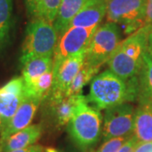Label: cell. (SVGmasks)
I'll use <instances>...</instances> for the list:
<instances>
[{"label": "cell", "instance_id": "5bb4252c", "mask_svg": "<svg viewBox=\"0 0 152 152\" xmlns=\"http://www.w3.org/2000/svg\"><path fill=\"white\" fill-rule=\"evenodd\" d=\"M25 86H30L44 74L53 69V57H32L21 61Z\"/></svg>", "mask_w": 152, "mask_h": 152}, {"label": "cell", "instance_id": "9a60e30c", "mask_svg": "<svg viewBox=\"0 0 152 152\" xmlns=\"http://www.w3.org/2000/svg\"><path fill=\"white\" fill-rule=\"evenodd\" d=\"M42 134V127L40 124H33L18 131L9 137L5 141L0 144L3 152H10L19 149H24L35 145Z\"/></svg>", "mask_w": 152, "mask_h": 152}, {"label": "cell", "instance_id": "44dd1931", "mask_svg": "<svg viewBox=\"0 0 152 152\" xmlns=\"http://www.w3.org/2000/svg\"><path fill=\"white\" fill-rule=\"evenodd\" d=\"M62 0H40L38 7L37 17L54 23L59 10Z\"/></svg>", "mask_w": 152, "mask_h": 152}, {"label": "cell", "instance_id": "4dcf8cb0", "mask_svg": "<svg viewBox=\"0 0 152 152\" xmlns=\"http://www.w3.org/2000/svg\"><path fill=\"white\" fill-rule=\"evenodd\" d=\"M150 26H151V27H152V23H151V25H150Z\"/></svg>", "mask_w": 152, "mask_h": 152}, {"label": "cell", "instance_id": "d4e9b609", "mask_svg": "<svg viewBox=\"0 0 152 152\" xmlns=\"http://www.w3.org/2000/svg\"><path fill=\"white\" fill-rule=\"evenodd\" d=\"M134 152H152V141L138 143Z\"/></svg>", "mask_w": 152, "mask_h": 152}, {"label": "cell", "instance_id": "9c48e42d", "mask_svg": "<svg viewBox=\"0 0 152 152\" xmlns=\"http://www.w3.org/2000/svg\"><path fill=\"white\" fill-rule=\"evenodd\" d=\"M98 26H70L58 41L53 54V64L86 50Z\"/></svg>", "mask_w": 152, "mask_h": 152}, {"label": "cell", "instance_id": "83f0119b", "mask_svg": "<svg viewBox=\"0 0 152 152\" xmlns=\"http://www.w3.org/2000/svg\"><path fill=\"white\" fill-rule=\"evenodd\" d=\"M149 46L152 48V28L149 34Z\"/></svg>", "mask_w": 152, "mask_h": 152}, {"label": "cell", "instance_id": "4316f807", "mask_svg": "<svg viewBox=\"0 0 152 152\" xmlns=\"http://www.w3.org/2000/svg\"><path fill=\"white\" fill-rule=\"evenodd\" d=\"M152 23V0H147L146 15H145V25H151Z\"/></svg>", "mask_w": 152, "mask_h": 152}, {"label": "cell", "instance_id": "6da1fadb", "mask_svg": "<svg viewBox=\"0 0 152 152\" xmlns=\"http://www.w3.org/2000/svg\"><path fill=\"white\" fill-rule=\"evenodd\" d=\"M138 76L124 80L111 70H105L95 76L91 80L88 103L97 110L115 107L127 102H134L139 96Z\"/></svg>", "mask_w": 152, "mask_h": 152}, {"label": "cell", "instance_id": "cb8c5ba5", "mask_svg": "<svg viewBox=\"0 0 152 152\" xmlns=\"http://www.w3.org/2000/svg\"><path fill=\"white\" fill-rule=\"evenodd\" d=\"M137 144L138 142L132 134L126 140V141L124 143V145L121 146L118 152H134Z\"/></svg>", "mask_w": 152, "mask_h": 152}, {"label": "cell", "instance_id": "f1b7e54d", "mask_svg": "<svg viewBox=\"0 0 152 152\" xmlns=\"http://www.w3.org/2000/svg\"><path fill=\"white\" fill-rule=\"evenodd\" d=\"M4 123H3V120L1 118V117H0V134L2 133V131L4 129Z\"/></svg>", "mask_w": 152, "mask_h": 152}, {"label": "cell", "instance_id": "8992f818", "mask_svg": "<svg viewBox=\"0 0 152 152\" xmlns=\"http://www.w3.org/2000/svg\"><path fill=\"white\" fill-rule=\"evenodd\" d=\"M147 0H107L108 22L126 26L128 32L145 26Z\"/></svg>", "mask_w": 152, "mask_h": 152}, {"label": "cell", "instance_id": "ffe728a7", "mask_svg": "<svg viewBox=\"0 0 152 152\" xmlns=\"http://www.w3.org/2000/svg\"><path fill=\"white\" fill-rule=\"evenodd\" d=\"M99 69L100 68L93 67L84 63V65L82 66L81 69L77 74L75 80L71 83L70 86L69 87L65 96L81 95L83 88L87 83L92 80V79L97 74Z\"/></svg>", "mask_w": 152, "mask_h": 152}, {"label": "cell", "instance_id": "5b68a950", "mask_svg": "<svg viewBox=\"0 0 152 152\" xmlns=\"http://www.w3.org/2000/svg\"><path fill=\"white\" fill-rule=\"evenodd\" d=\"M122 41L118 26L107 22L97 27L86 49L85 63L93 67L101 68L107 63Z\"/></svg>", "mask_w": 152, "mask_h": 152}, {"label": "cell", "instance_id": "52a82bcc", "mask_svg": "<svg viewBox=\"0 0 152 152\" xmlns=\"http://www.w3.org/2000/svg\"><path fill=\"white\" fill-rule=\"evenodd\" d=\"M86 50L53 64V84L48 96L50 103L65 97L66 92L85 63Z\"/></svg>", "mask_w": 152, "mask_h": 152}, {"label": "cell", "instance_id": "8fae6325", "mask_svg": "<svg viewBox=\"0 0 152 152\" xmlns=\"http://www.w3.org/2000/svg\"><path fill=\"white\" fill-rule=\"evenodd\" d=\"M42 101V100L40 98L33 96H26L24 99L19 108L17 109L16 113L0 134V144L5 141L9 137L18 131L30 126Z\"/></svg>", "mask_w": 152, "mask_h": 152}, {"label": "cell", "instance_id": "7402d4cb", "mask_svg": "<svg viewBox=\"0 0 152 152\" xmlns=\"http://www.w3.org/2000/svg\"><path fill=\"white\" fill-rule=\"evenodd\" d=\"M129 137H118L106 140L96 152H118Z\"/></svg>", "mask_w": 152, "mask_h": 152}, {"label": "cell", "instance_id": "7a4b0ae2", "mask_svg": "<svg viewBox=\"0 0 152 152\" xmlns=\"http://www.w3.org/2000/svg\"><path fill=\"white\" fill-rule=\"evenodd\" d=\"M151 28L150 25H145L122 41L107 61L109 70L124 80L138 76L143 56L149 46Z\"/></svg>", "mask_w": 152, "mask_h": 152}, {"label": "cell", "instance_id": "277c9868", "mask_svg": "<svg viewBox=\"0 0 152 152\" xmlns=\"http://www.w3.org/2000/svg\"><path fill=\"white\" fill-rule=\"evenodd\" d=\"M58 34L53 23L42 18H35L28 24L22 47L20 61L32 57H53Z\"/></svg>", "mask_w": 152, "mask_h": 152}, {"label": "cell", "instance_id": "603a6c76", "mask_svg": "<svg viewBox=\"0 0 152 152\" xmlns=\"http://www.w3.org/2000/svg\"><path fill=\"white\" fill-rule=\"evenodd\" d=\"M25 4L29 15L32 19L37 18L40 0H25Z\"/></svg>", "mask_w": 152, "mask_h": 152}, {"label": "cell", "instance_id": "e0dca14e", "mask_svg": "<svg viewBox=\"0 0 152 152\" xmlns=\"http://www.w3.org/2000/svg\"><path fill=\"white\" fill-rule=\"evenodd\" d=\"M140 100L152 102V48L148 46L143 56L140 71L138 75Z\"/></svg>", "mask_w": 152, "mask_h": 152}, {"label": "cell", "instance_id": "30bf717a", "mask_svg": "<svg viewBox=\"0 0 152 152\" xmlns=\"http://www.w3.org/2000/svg\"><path fill=\"white\" fill-rule=\"evenodd\" d=\"M26 97V87L22 76L12 79L0 88V117L4 127Z\"/></svg>", "mask_w": 152, "mask_h": 152}, {"label": "cell", "instance_id": "ac0fdd59", "mask_svg": "<svg viewBox=\"0 0 152 152\" xmlns=\"http://www.w3.org/2000/svg\"><path fill=\"white\" fill-rule=\"evenodd\" d=\"M13 10L14 0H0V50L5 48L10 41Z\"/></svg>", "mask_w": 152, "mask_h": 152}, {"label": "cell", "instance_id": "d6986e66", "mask_svg": "<svg viewBox=\"0 0 152 152\" xmlns=\"http://www.w3.org/2000/svg\"><path fill=\"white\" fill-rule=\"evenodd\" d=\"M81 96L82 95L65 96L58 102L51 103L52 107H53V114L56 121L59 126L68 124Z\"/></svg>", "mask_w": 152, "mask_h": 152}, {"label": "cell", "instance_id": "7c38bea8", "mask_svg": "<svg viewBox=\"0 0 152 152\" xmlns=\"http://www.w3.org/2000/svg\"><path fill=\"white\" fill-rule=\"evenodd\" d=\"M107 0H88L71 22L70 26H98L107 15ZM69 26V27H70Z\"/></svg>", "mask_w": 152, "mask_h": 152}, {"label": "cell", "instance_id": "4fadbf2b", "mask_svg": "<svg viewBox=\"0 0 152 152\" xmlns=\"http://www.w3.org/2000/svg\"><path fill=\"white\" fill-rule=\"evenodd\" d=\"M133 135L138 143L152 141V102L140 100L134 110Z\"/></svg>", "mask_w": 152, "mask_h": 152}, {"label": "cell", "instance_id": "f546056e", "mask_svg": "<svg viewBox=\"0 0 152 152\" xmlns=\"http://www.w3.org/2000/svg\"><path fill=\"white\" fill-rule=\"evenodd\" d=\"M0 152H3V148H2L1 145H0Z\"/></svg>", "mask_w": 152, "mask_h": 152}, {"label": "cell", "instance_id": "ba28073f", "mask_svg": "<svg viewBox=\"0 0 152 152\" xmlns=\"http://www.w3.org/2000/svg\"><path fill=\"white\" fill-rule=\"evenodd\" d=\"M134 117V109L130 104L123 103L106 109L102 132L104 140L132 135Z\"/></svg>", "mask_w": 152, "mask_h": 152}, {"label": "cell", "instance_id": "484cf974", "mask_svg": "<svg viewBox=\"0 0 152 152\" xmlns=\"http://www.w3.org/2000/svg\"><path fill=\"white\" fill-rule=\"evenodd\" d=\"M10 152H44V147L40 145H33L24 149H19Z\"/></svg>", "mask_w": 152, "mask_h": 152}, {"label": "cell", "instance_id": "2e32d148", "mask_svg": "<svg viewBox=\"0 0 152 152\" xmlns=\"http://www.w3.org/2000/svg\"><path fill=\"white\" fill-rule=\"evenodd\" d=\"M88 0H62L53 26L61 37L69 28L73 19L80 11Z\"/></svg>", "mask_w": 152, "mask_h": 152}, {"label": "cell", "instance_id": "3957f363", "mask_svg": "<svg viewBox=\"0 0 152 152\" xmlns=\"http://www.w3.org/2000/svg\"><path fill=\"white\" fill-rule=\"evenodd\" d=\"M102 116L99 110L91 107L82 95L67 129L73 141L80 149L86 150L99 140L102 132Z\"/></svg>", "mask_w": 152, "mask_h": 152}]
</instances>
